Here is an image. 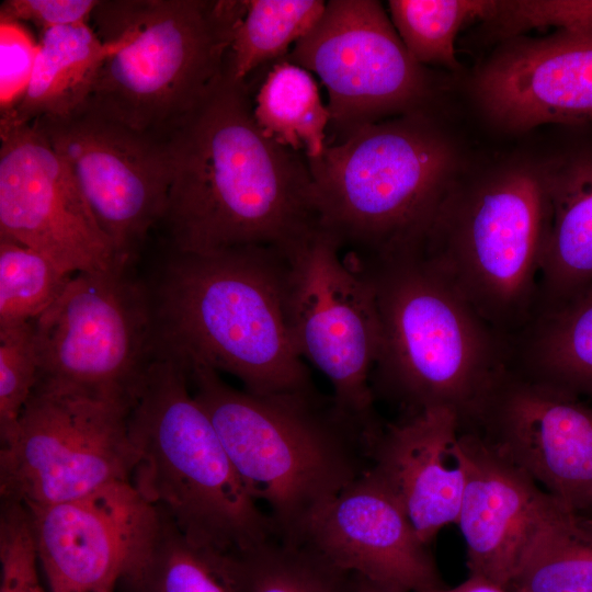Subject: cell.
Returning a JSON list of instances; mask_svg holds the SVG:
<instances>
[{
  "mask_svg": "<svg viewBox=\"0 0 592 592\" xmlns=\"http://www.w3.org/2000/svg\"><path fill=\"white\" fill-rule=\"evenodd\" d=\"M162 137L171 182L160 225L171 251L283 249L318 225L306 156L263 134L249 82L226 67Z\"/></svg>",
  "mask_w": 592,
  "mask_h": 592,
  "instance_id": "6da1fadb",
  "label": "cell"
},
{
  "mask_svg": "<svg viewBox=\"0 0 592 592\" xmlns=\"http://www.w3.org/2000/svg\"><path fill=\"white\" fill-rule=\"evenodd\" d=\"M282 251H171L149 287L156 349L238 378L255 395L312 389L283 305Z\"/></svg>",
  "mask_w": 592,
  "mask_h": 592,
  "instance_id": "7a4b0ae2",
  "label": "cell"
},
{
  "mask_svg": "<svg viewBox=\"0 0 592 592\" xmlns=\"http://www.w3.org/2000/svg\"><path fill=\"white\" fill-rule=\"evenodd\" d=\"M247 491L266 504L275 535L296 540L307 521L356 480L367 452L364 432L312 389L255 395L218 372L182 362Z\"/></svg>",
  "mask_w": 592,
  "mask_h": 592,
  "instance_id": "3957f363",
  "label": "cell"
},
{
  "mask_svg": "<svg viewBox=\"0 0 592 592\" xmlns=\"http://www.w3.org/2000/svg\"><path fill=\"white\" fill-rule=\"evenodd\" d=\"M128 425L137 454L132 483L190 542L237 556L275 536L174 355L156 349Z\"/></svg>",
  "mask_w": 592,
  "mask_h": 592,
  "instance_id": "277c9868",
  "label": "cell"
},
{
  "mask_svg": "<svg viewBox=\"0 0 592 592\" xmlns=\"http://www.w3.org/2000/svg\"><path fill=\"white\" fill-rule=\"evenodd\" d=\"M355 255L373 285L380 323L372 378L407 413L446 407L464 420L510 363L511 343L419 249Z\"/></svg>",
  "mask_w": 592,
  "mask_h": 592,
  "instance_id": "5b68a950",
  "label": "cell"
},
{
  "mask_svg": "<svg viewBox=\"0 0 592 592\" xmlns=\"http://www.w3.org/2000/svg\"><path fill=\"white\" fill-rule=\"evenodd\" d=\"M307 161L318 225L363 258L420 248L457 162L429 111L365 125Z\"/></svg>",
  "mask_w": 592,
  "mask_h": 592,
  "instance_id": "8992f818",
  "label": "cell"
},
{
  "mask_svg": "<svg viewBox=\"0 0 592 592\" xmlns=\"http://www.w3.org/2000/svg\"><path fill=\"white\" fill-rule=\"evenodd\" d=\"M244 0H102L90 21L107 47L86 107L164 135L225 72Z\"/></svg>",
  "mask_w": 592,
  "mask_h": 592,
  "instance_id": "52a82bcc",
  "label": "cell"
},
{
  "mask_svg": "<svg viewBox=\"0 0 592 592\" xmlns=\"http://www.w3.org/2000/svg\"><path fill=\"white\" fill-rule=\"evenodd\" d=\"M550 203L540 169L509 168L448 192L419 250L499 335L535 319Z\"/></svg>",
  "mask_w": 592,
  "mask_h": 592,
  "instance_id": "ba28073f",
  "label": "cell"
},
{
  "mask_svg": "<svg viewBox=\"0 0 592 592\" xmlns=\"http://www.w3.org/2000/svg\"><path fill=\"white\" fill-rule=\"evenodd\" d=\"M317 225L283 254V305L293 344L333 388L337 409L366 436L377 426L371 380L380 348L373 285L353 252Z\"/></svg>",
  "mask_w": 592,
  "mask_h": 592,
  "instance_id": "9c48e42d",
  "label": "cell"
},
{
  "mask_svg": "<svg viewBox=\"0 0 592 592\" xmlns=\"http://www.w3.org/2000/svg\"><path fill=\"white\" fill-rule=\"evenodd\" d=\"M128 266L76 273L36 320V383L132 407L156 351L149 287Z\"/></svg>",
  "mask_w": 592,
  "mask_h": 592,
  "instance_id": "30bf717a",
  "label": "cell"
},
{
  "mask_svg": "<svg viewBox=\"0 0 592 592\" xmlns=\"http://www.w3.org/2000/svg\"><path fill=\"white\" fill-rule=\"evenodd\" d=\"M130 409L36 383L14 432L1 443L2 501L33 509L130 481L137 459Z\"/></svg>",
  "mask_w": 592,
  "mask_h": 592,
  "instance_id": "8fae6325",
  "label": "cell"
},
{
  "mask_svg": "<svg viewBox=\"0 0 592 592\" xmlns=\"http://www.w3.org/2000/svg\"><path fill=\"white\" fill-rule=\"evenodd\" d=\"M285 60L319 76L335 143L389 117L429 111L431 71L407 50L379 1L330 0Z\"/></svg>",
  "mask_w": 592,
  "mask_h": 592,
  "instance_id": "7c38bea8",
  "label": "cell"
},
{
  "mask_svg": "<svg viewBox=\"0 0 592 592\" xmlns=\"http://www.w3.org/2000/svg\"><path fill=\"white\" fill-rule=\"evenodd\" d=\"M574 514L592 516V407L511 362L462 421Z\"/></svg>",
  "mask_w": 592,
  "mask_h": 592,
  "instance_id": "4fadbf2b",
  "label": "cell"
},
{
  "mask_svg": "<svg viewBox=\"0 0 592 592\" xmlns=\"http://www.w3.org/2000/svg\"><path fill=\"white\" fill-rule=\"evenodd\" d=\"M32 123L67 164L111 240L117 263L132 267L167 205L171 172L163 137L86 106Z\"/></svg>",
  "mask_w": 592,
  "mask_h": 592,
  "instance_id": "5bb4252c",
  "label": "cell"
},
{
  "mask_svg": "<svg viewBox=\"0 0 592 592\" xmlns=\"http://www.w3.org/2000/svg\"><path fill=\"white\" fill-rule=\"evenodd\" d=\"M0 238L72 274L119 265L70 170L35 124L0 129Z\"/></svg>",
  "mask_w": 592,
  "mask_h": 592,
  "instance_id": "9a60e30c",
  "label": "cell"
},
{
  "mask_svg": "<svg viewBox=\"0 0 592 592\" xmlns=\"http://www.w3.org/2000/svg\"><path fill=\"white\" fill-rule=\"evenodd\" d=\"M27 510L50 592H116L158 522L132 481Z\"/></svg>",
  "mask_w": 592,
  "mask_h": 592,
  "instance_id": "2e32d148",
  "label": "cell"
},
{
  "mask_svg": "<svg viewBox=\"0 0 592 592\" xmlns=\"http://www.w3.org/2000/svg\"><path fill=\"white\" fill-rule=\"evenodd\" d=\"M474 91L508 132L592 122V27L504 39L480 67Z\"/></svg>",
  "mask_w": 592,
  "mask_h": 592,
  "instance_id": "e0dca14e",
  "label": "cell"
},
{
  "mask_svg": "<svg viewBox=\"0 0 592 592\" xmlns=\"http://www.w3.org/2000/svg\"><path fill=\"white\" fill-rule=\"evenodd\" d=\"M293 543L388 592L442 587L429 545L367 469L321 506Z\"/></svg>",
  "mask_w": 592,
  "mask_h": 592,
  "instance_id": "ac0fdd59",
  "label": "cell"
},
{
  "mask_svg": "<svg viewBox=\"0 0 592 592\" xmlns=\"http://www.w3.org/2000/svg\"><path fill=\"white\" fill-rule=\"evenodd\" d=\"M466 485L456 524L469 576L508 589L528 546L567 510L524 471L462 425Z\"/></svg>",
  "mask_w": 592,
  "mask_h": 592,
  "instance_id": "d6986e66",
  "label": "cell"
},
{
  "mask_svg": "<svg viewBox=\"0 0 592 592\" xmlns=\"http://www.w3.org/2000/svg\"><path fill=\"white\" fill-rule=\"evenodd\" d=\"M462 432L455 410L433 407L379 429L368 446L367 471L428 545L443 527L457 522L467 475Z\"/></svg>",
  "mask_w": 592,
  "mask_h": 592,
  "instance_id": "ffe728a7",
  "label": "cell"
},
{
  "mask_svg": "<svg viewBox=\"0 0 592 592\" xmlns=\"http://www.w3.org/2000/svg\"><path fill=\"white\" fill-rule=\"evenodd\" d=\"M540 171L550 203V225L536 317L569 301L592 283V153L547 164Z\"/></svg>",
  "mask_w": 592,
  "mask_h": 592,
  "instance_id": "44dd1931",
  "label": "cell"
},
{
  "mask_svg": "<svg viewBox=\"0 0 592 592\" xmlns=\"http://www.w3.org/2000/svg\"><path fill=\"white\" fill-rule=\"evenodd\" d=\"M38 44L29 88L12 113L0 119V129L82 109L109 52L90 23L46 30Z\"/></svg>",
  "mask_w": 592,
  "mask_h": 592,
  "instance_id": "7402d4cb",
  "label": "cell"
},
{
  "mask_svg": "<svg viewBox=\"0 0 592 592\" xmlns=\"http://www.w3.org/2000/svg\"><path fill=\"white\" fill-rule=\"evenodd\" d=\"M512 363L537 378L592 398V283L538 315L513 341Z\"/></svg>",
  "mask_w": 592,
  "mask_h": 592,
  "instance_id": "603a6c76",
  "label": "cell"
},
{
  "mask_svg": "<svg viewBox=\"0 0 592 592\" xmlns=\"http://www.w3.org/2000/svg\"><path fill=\"white\" fill-rule=\"evenodd\" d=\"M116 592H240L232 557L190 542L158 510V522Z\"/></svg>",
  "mask_w": 592,
  "mask_h": 592,
  "instance_id": "cb8c5ba5",
  "label": "cell"
},
{
  "mask_svg": "<svg viewBox=\"0 0 592 592\" xmlns=\"http://www.w3.org/2000/svg\"><path fill=\"white\" fill-rule=\"evenodd\" d=\"M253 116L265 136L307 159L328 144L330 112L311 72L285 59L272 65L258 88Z\"/></svg>",
  "mask_w": 592,
  "mask_h": 592,
  "instance_id": "d4e9b609",
  "label": "cell"
},
{
  "mask_svg": "<svg viewBox=\"0 0 592 592\" xmlns=\"http://www.w3.org/2000/svg\"><path fill=\"white\" fill-rule=\"evenodd\" d=\"M509 592H592V516L563 511L528 546Z\"/></svg>",
  "mask_w": 592,
  "mask_h": 592,
  "instance_id": "484cf974",
  "label": "cell"
},
{
  "mask_svg": "<svg viewBox=\"0 0 592 592\" xmlns=\"http://www.w3.org/2000/svg\"><path fill=\"white\" fill-rule=\"evenodd\" d=\"M323 0H244V10L235 31L226 59V70L236 80L247 81L261 66L285 59L322 15Z\"/></svg>",
  "mask_w": 592,
  "mask_h": 592,
  "instance_id": "4316f807",
  "label": "cell"
},
{
  "mask_svg": "<svg viewBox=\"0 0 592 592\" xmlns=\"http://www.w3.org/2000/svg\"><path fill=\"white\" fill-rule=\"evenodd\" d=\"M231 557L240 592H356L354 574L277 536Z\"/></svg>",
  "mask_w": 592,
  "mask_h": 592,
  "instance_id": "83f0119b",
  "label": "cell"
},
{
  "mask_svg": "<svg viewBox=\"0 0 592 592\" xmlns=\"http://www.w3.org/2000/svg\"><path fill=\"white\" fill-rule=\"evenodd\" d=\"M498 1L389 0L390 20L409 54L422 66L456 71L455 42L460 30L477 20L490 21Z\"/></svg>",
  "mask_w": 592,
  "mask_h": 592,
  "instance_id": "f1b7e54d",
  "label": "cell"
},
{
  "mask_svg": "<svg viewBox=\"0 0 592 592\" xmlns=\"http://www.w3.org/2000/svg\"><path fill=\"white\" fill-rule=\"evenodd\" d=\"M73 275L38 251L0 238V328L36 320Z\"/></svg>",
  "mask_w": 592,
  "mask_h": 592,
  "instance_id": "f546056e",
  "label": "cell"
},
{
  "mask_svg": "<svg viewBox=\"0 0 592 592\" xmlns=\"http://www.w3.org/2000/svg\"><path fill=\"white\" fill-rule=\"evenodd\" d=\"M38 360L34 321L0 328V442L14 432L35 387Z\"/></svg>",
  "mask_w": 592,
  "mask_h": 592,
  "instance_id": "4dcf8cb0",
  "label": "cell"
},
{
  "mask_svg": "<svg viewBox=\"0 0 592 592\" xmlns=\"http://www.w3.org/2000/svg\"><path fill=\"white\" fill-rule=\"evenodd\" d=\"M37 548L29 510L2 501L0 515V592H45L37 571Z\"/></svg>",
  "mask_w": 592,
  "mask_h": 592,
  "instance_id": "1f68e13d",
  "label": "cell"
},
{
  "mask_svg": "<svg viewBox=\"0 0 592 592\" xmlns=\"http://www.w3.org/2000/svg\"><path fill=\"white\" fill-rule=\"evenodd\" d=\"M491 22L503 41L534 29L592 27V0L499 1Z\"/></svg>",
  "mask_w": 592,
  "mask_h": 592,
  "instance_id": "d6a6232c",
  "label": "cell"
},
{
  "mask_svg": "<svg viewBox=\"0 0 592 592\" xmlns=\"http://www.w3.org/2000/svg\"><path fill=\"white\" fill-rule=\"evenodd\" d=\"M39 44L21 22L0 16V119L9 116L31 82Z\"/></svg>",
  "mask_w": 592,
  "mask_h": 592,
  "instance_id": "836d02e7",
  "label": "cell"
},
{
  "mask_svg": "<svg viewBox=\"0 0 592 592\" xmlns=\"http://www.w3.org/2000/svg\"><path fill=\"white\" fill-rule=\"evenodd\" d=\"M99 0H7L0 16L21 23L30 22L39 33L60 26L90 23Z\"/></svg>",
  "mask_w": 592,
  "mask_h": 592,
  "instance_id": "e575fe53",
  "label": "cell"
},
{
  "mask_svg": "<svg viewBox=\"0 0 592 592\" xmlns=\"http://www.w3.org/2000/svg\"><path fill=\"white\" fill-rule=\"evenodd\" d=\"M426 592H509L506 589L480 577L469 576L460 584L453 588H436Z\"/></svg>",
  "mask_w": 592,
  "mask_h": 592,
  "instance_id": "d590c367",
  "label": "cell"
},
{
  "mask_svg": "<svg viewBox=\"0 0 592 592\" xmlns=\"http://www.w3.org/2000/svg\"><path fill=\"white\" fill-rule=\"evenodd\" d=\"M356 592H388V591L379 588L378 585L363 578L356 577Z\"/></svg>",
  "mask_w": 592,
  "mask_h": 592,
  "instance_id": "8d00e7d4",
  "label": "cell"
}]
</instances>
